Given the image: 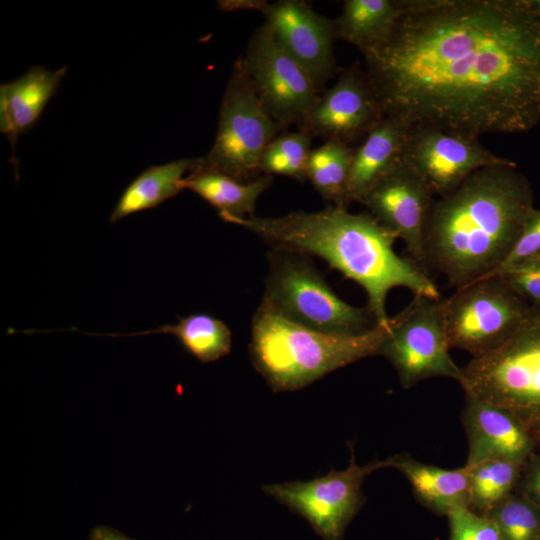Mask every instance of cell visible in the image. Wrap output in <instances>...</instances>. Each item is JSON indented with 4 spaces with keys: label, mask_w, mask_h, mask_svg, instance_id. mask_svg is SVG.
I'll list each match as a JSON object with an SVG mask.
<instances>
[{
    "label": "cell",
    "mask_w": 540,
    "mask_h": 540,
    "mask_svg": "<svg viewBox=\"0 0 540 540\" xmlns=\"http://www.w3.org/2000/svg\"><path fill=\"white\" fill-rule=\"evenodd\" d=\"M384 117L479 139L540 121V13L527 0H402L360 51Z\"/></svg>",
    "instance_id": "obj_1"
},
{
    "label": "cell",
    "mask_w": 540,
    "mask_h": 540,
    "mask_svg": "<svg viewBox=\"0 0 540 540\" xmlns=\"http://www.w3.org/2000/svg\"><path fill=\"white\" fill-rule=\"evenodd\" d=\"M533 209L531 186L515 163L475 171L433 202L425 232L427 270L442 274L455 289L489 276Z\"/></svg>",
    "instance_id": "obj_2"
},
{
    "label": "cell",
    "mask_w": 540,
    "mask_h": 540,
    "mask_svg": "<svg viewBox=\"0 0 540 540\" xmlns=\"http://www.w3.org/2000/svg\"><path fill=\"white\" fill-rule=\"evenodd\" d=\"M228 223L254 233L273 249L325 260L365 290L367 308L377 324L390 321L386 299L395 287L409 289L414 295L441 298L428 273L394 251L397 237L368 212L350 213L347 208L333 205L316 212L296 211L279 217L253 215Z\"/></svg>",
    "instance_id": "obj_3"
},
{
    "label": "cell",
    "mask_w": 540,
    "mask_h": 540,
    "mask_svg": "<svg viewBox=\"0 0 540 540\" xmlns=\"http://www.w3.org/2000/svg\"><path fill=\"white\" fill-rule=\"evenodd\" d=\"M376 324L357 335L312 330L260 303L251 326L250 354L255 369L272 390L295 391L361 359L379 355L390 328Z\"/></svg>",
    "instance_id": "obj_4"
},
{
    "label": "cell",
    "mask_w": 540,
    "mask_h": 540,
    "mask_svg": "<svg viewBox=\"0 0 540 540\" xmlns=\"http://www.w3.org/2000/svg\"><path fill=\"white\" fill-rule=\"evenodd\" d=\"M461 370L465 393L508 410L534 433L540 427V304H530L502 345Z\"/></svg>",
    "instance_id": "obj_5"
},
{
    "label": "cell",
    "mask_w": 540,
    "mask_h": 540,
    "mask_svg": "<svg viewBox=\"0 0 540 540\" xmlns=\"http://www.w3.org/2000/svg\"><path fill=\"white\" fill-rule=\"evenodd\" d=\"M262 304L303 327L335 335H357L377 323L369 309L348 304L302 254L273 249Z\"/></svg>",
    "instance_id": "obj_6"
},
{
    "label": "cell",
    "mask_w": 540,
    "mask_h": 540,
    "mask_svg": "<svg viewBox=\"0 0 540 540\" xmlns=\"http://www.w3.org/2000/svg\"><path fill=\"white\" fill-rule=\"evenodd\" d=\"M283 129L263 109L238 58L222 97L215 141L201 166L252 181L261 176L264 149Z\"/></svg>",
    "instance_id": "obj_7"
},
{
    "label": "cell",
    "mask_w": 540,
    "mask_h": 540,
    "mask_svg": "<svg viewBox=\"0 0 540 540\" xmlns=\"http://www.w3.org/2000/svg\"><path fill=\"white\" fill-rule=\"evenodd\" d=\"M440 305L451 349L463 350L472 357L502 345L530 306L499 276L456 288L452 295L440 300Z\"/></svg>",
    "instance_id": "obj_8"
},
{
    "label": "cell",
    "mask_w": 540,
    "mask_h": 540,
    "mask_svg": "<svg viewBox=\"0 0 540 540\" xmlns=\"http://www.w3.org/2000/svg\"><path fill=\"white\" fill-rule=\"evenodd\" d=\"M440 300L414 295L410 304L391 318L379 355L394 367L405 389L434 377L461 380L462 370L449 353Z\"/></svg>",
    "instance_id": "obj_9"
},
{
    "label": "cell",
    "mask_w": 540,
    "mask_h": 540,
    "mask_svg": "<svg viewBox=\"0 0 540 540\" xmlns=\"http://www.w3.org/2000/svg\"><path fill=\"white\" fill-rule=\"evenodd\" d=\"M350 450V462L344 470L331 469L328 474L309 481L268 484L262 489L304 517L324 540H343L347 526L365 501L364 479L372 472L388 467L387 458L374 459L360 466L355 461L353 445Z\"/></svg>",
    "instance_id": "obj_10"
},
{
    "label": "cell",
    "mask_w": 540,
    "mask_h": 540,
    "mask_svg": "<svg viewBox=\"0 0 540 540\" xmlns=\"http://www.w3.org/2000/svg\"><path fill=\"white\" fill-rule=\"evenodd\" d=\"M265 112L284 129L299 127L320 93L308 74L275 42L269 28L258 27L239 57Z\"/></svg>",
    "instance_id": "obj_11"
},
{
    "label": "cell",
    "mask_w": 540,
    "mask_h": 540,
    "mask_svg": "<svg viewBox=\"0 0 540 540\" xmlns=\"http://www.w3.org/2000/svg\"><path fill=\"white\" fill-rule=\"evenodd\" d=\"M401 161L438 198L481 168L514 163L494 154L479 139L423 126L407 128Z\"/></svg>",
    "instance_id": "obj_12"
},
{
    "label": "cell",
    "mask_w": 540,
    "mask_h": 540,
    "mask_svg": "<svg viewBox=\"0 0 540 540\" xmlns=\"http://www.w3.org/2000/svg\"><path fill=\"white\" fill-rule=\"evenodd\" d=\"M434 197L400 159L361 202L377 222L403 241L408 258L426 273L425 232Z\"/></svg>",
    "instance_id": "obj_13"
},
{
    "label": "cell",
    "mask_w": 540,
    "mask_h": 540,
    "mask_svg": "<svg viewBox=\"0 0 540 540\" xmlns=\"http://www.w3.org/2000/svg\"><path fill=\"white\" fill-rule=\"evenodd\" d=\"M273 39L310 77L321 94L337 71L333 53L334 20L304 0H280L262 11Z\"/></svg>",
    "instance_id": "obj_14"
},
{
    "label": "cell",
    "mask_w": 540,
    "mask_h": 540,
    "mask_svg": "<svg viewBox=\"0 0 540 540\" xmlns=\"http://www.w3.org/2000/svg\"><path fill=\"white\" fill-rule=\"evenodd\" d=\"M384 115L359 62L344 68L336 83L324 90L299 131L326 141L349 143L366 136Z\"/></svg>",
    "instance_id": "obj_15"
},
{
    "label": "cell",
    "mask_w": 540,
    "mask_h": 540,
    "mask_svg": "<svg viewBox=\"0 0 540 540\" xmlns=\"http://www.w3.org/2000/svg\"><path fill=\"white\" fill-rule=\"evenodd\" d=\"M461 419L468 442L465 467L488 460L524 463L536 450L533 433L490 401L465 393Z\"/></svg>",
    "instance_id": "obj_16"
},
{
    "label": "cell",
    "mask_w": 540,
    "mask_h": 540,
    "mask_svg": "<svg viewBox=\"0 0 540 540\" xmlns=\"http://www.w3.org/2000/svg\"><path fill=\"white\" fill-rule=\"evenodd\" d=\"M67 67L55 71L35 66L18 79L0 86V131L15 148L17 137L39 119L56 94Z\"/></svg>",
    "instance_id": "obj_17"
},
{
    "label": "cell",
    "mask_w": 540,
    "mask_h": 540,
    "mask_svg": "<svg viewBox=\"0 0 540 540\" xmlns=\"http://www.w3.org/2000/svg\"><path fill=\"white\" fill-rule=\"evenodd\" d=\"M408 126L384 117L354 148L346 188L347 203H361L371 188L401 159Z\"/></svg>",
    "instance_id": "obj_18"
},
{
    "label": "cell",
    "mask_w": 540,
    "mask_h": 540,
    "mask_svg": "<svg viewBox=\"0 0 540 540\" xmlns=\"http://www.w3.org/2000/svg\"><path fill=\"white\" fill-rule=\"evenodd\" d=\"M387 460L388 467L405 476L415 498L431 512L446 516L453 507L468 504L469 475L464 466L444 469L420 462L407 453Z\"/></svg>",
    "instance_id": "obj_19"
},
{
    "label": "cell",
    "mask_w": 540,
    "mask_h": 540,
    "mask_svg": "<svg viewBox=\"0 0 540 540\" xmlns=\"http://www.w3.org/2000/svg\"><path fill=\"white\" fill-rule=\"evenodd\" d=\"M202 161V157H201ZM271 175L244 182L224 173L206 169L200 165L186 177V189H190L219 213L228 222L253 216L259 196L272 184Z\"/></svg>",
    "instance_id": "obj_20"
},
{
    "label": "cell",
    "mask_w": 540,
    "mask_h": 540,
    "mask_svg": "<svg viewBox=\"0 0 540 540\" xmlns=\"http://www.w3.org/2000/svg\"><path fill=\"white\" fill-rule=\"evenodd\" d=\"M199 158H182L166 164L150 166L123 191L110 215L115 223L134 213L159 206L186 189L187 172L196 169Z\"/></svg>",
    "instance_id": "obj_21"
},
{
    "label": "cell",
    "mask_w": 540,
    "mask_h": 540,
    "mask_svg": "<svg viewBox=\"0 0 540 540\" xmlns=\"http://www.w3.org/2000/svg\"><path fill=\"white\" fill-rule=\"evenodd\" d=\"M402 13V0H346L334 20L336 38L359 51L383 42Z\"/></svg>",
    "instance_id": "obj_22"
},
{
    "label": "cell",
    "mask_w": 540,
    "mask_h": 540,
    "mask_svg": "<svg viewBox=\"0 0 540 540\" xmlns=\"http://www.w3.org/2000/svg\"><path fill=\"white\" fill-rule=\"evenodd\" d=\"M164 333L174 335L183 347L200 362H214L231 349V331L220 319L206 313L179 318L174 325H162L154 330L132 333L131 336Z\"/></svg>",
    "instance_id": "obj_23"
},
{
    "label": "cell",
    "mask_w": 540,
    "mask_h": 540,
    "mask_svg": "<svg viewBox=\"0 0 540 540\" xmlns=\"http://www.w3.org/2000/svg\"><path fill=\"white\" fill-rule=\"evenodd\" d=\"M354 148L337 141H326L311 149L307 163V180L320 196L347 208L346 188Z\"/></svg>",
    "instance_id": "obj_24"
},
{
    "label": "cell",
    "mask_w": 540,
    "mask_h": 540,
    "mask_svg": "<svg viewBox=\"0 0 540 540\" xmlns=\"http://www.w3.org/2000/svg\"><path fill=\"white\" fill-rule=\"evenodd\" d=\"M523 463L488 460L465 467L469 475L467 506L486 514L516 492Z\"/></svg>",
    "instance_id": "obj_25"
},
{
    "label": "cell",
    "mask_w": 540,
    "mask_h": 540,
    "mask_svg": "<svg viewBox=\"0 0 540 540\" xmlns=\"http://www.w3.org/2000/svg\"><path fill=\"white\" fill-rule=\"evenodd\" d=\"M313 137L302 131L282 133L264 149L259 171L264 175L277 174L304 182Z\"/></svg>",
    "instance_id": "obj_26"
},
{
    "label": "cell",
    "mask_w": 540,
    "mask_h": 540,
    "mask_svg": "<svg viewBox=\"0 0 540 540\" xmlns=\"http://www.w3.org/2000/svg\"><path fill=\"white\" fill-rule=\"evenodd\" d=\"M487 515L500 540H540V508L514 493Z\"/></svg>",
    "instance_id": "obj_27"
},
{
    "label": "cell",
    "mask_w": 540,
    "mask_h": 540,
    "mask_svg": "<svg viewBox=\"0 0 540 540\" xmlns=\"http://www.w3.org/2000/svg\"><path fill=\"white\" fill-rule=\"evenodd\" d=\"M446 516L449 524L448 540H500L494 522L467 505L453 507Z\"/></svg>",
    "instance_id": "obj_28"
},
{
    "label": "cell",
    "mask_w": 540,
    "mask_h": 540,
    "mask_svg": "<svg viewBox=\"0 0 540 540\" xmlns=\"http://www.w3.org/2000/svg\"><path fill=\"white\" fill-rule=\"evenodd\" d=\"M540 254V210L533 209L512 249L489 276L500 274ZM488 277V276H487Z\"/></svg>",
    "instance_id": "obj_29"
},
{
    "label": "cell",
    "mask_w": 540,
    "mask_h": 540,
    "mask_svg": "<svg viewBox=\"0 0 540 540\" xmlns=\"http://www.w3.org/2000/svg\"><path fill=\"white\" fill-rule=\"evenodd\" d=\"M494 276H499L527 303L540 304V254Z\"/></svg>",
    "instance_id": "obj_30"
},
{
    "label": "cell",
    "mask_w": 540,
    "mask_h": 540,
    "mask_svg": "<svg viewBox=\"0 0 540 540\" xmlns=\"http://www.w3.org/2000/svg\"><path fill=\"white\" fill-rule=\"evenodd\" d=\"M515 493L540 508V450L536 449L522 464Z\"/></svg>",
    "instance_id": "obj_31"
},
{
    "label": "cell",
    "mask_w": 540,
    "mask_h": 540,
    "mask_svg": "<svg viewBox=\"0 0 540 540\" xmlns=\"http://www.w3.org/2000/svg\"><path fill=\"white\" fill-rule=\"evenodd\" d=\"M267 1L264 0H222L218 1L221 10L231 12L235 10H258L262 12Z\"/></svg>",
    "instance_id": "obj_32"
},
{
    "label": "cell",
    "mask_w": 540,
    "mask_h": 540,
    "mask_svg": "<svg viewBox=\"0 0 540 540\" xmlns=\"http://www.w3.org/2000/svg\"><path fill=\"white\" fill-rule=\"evenodd\" d=\"M89 540H135L124 533L108 527V526H97L91 530Z\"/></svg>",
    "instance_id": "obj_33"
},
{
    "label": "cell",
    "mask_w": 540,
    "mask_h": 540,
    "mask_svg": "<svg viewBox=\"0 0 540 540\" xmlns=\"http://www.w3.org/2000/svg\"><path fill=\"white\" fill-rule=\"evenodd\" d=\"M536 443V449L540 450V427L533 433Z\"/></svg>",
    "instance_id": "obj_34"
}]
</instances>
